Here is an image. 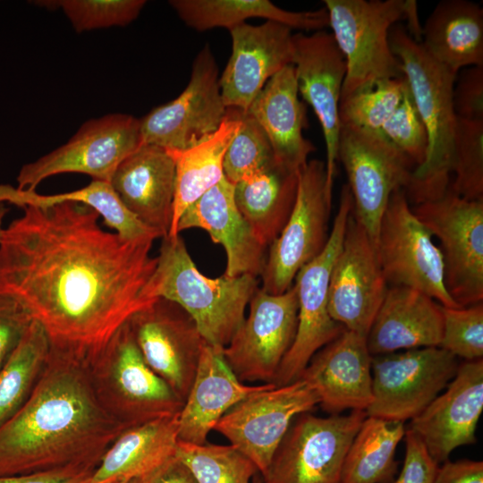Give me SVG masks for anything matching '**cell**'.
I'll list each match as a JSON object with an SVG mask.
<instances>
[{
    "instance_id": "1",
    "label": "cell",
    "mask_w": 483,
    "mask_h": 483,
    "mask_svg": "<svg viewBox=\"0 0 483 483\" xmlns=\"http://www.w3.org/2000/svg\"><path fill=\"white\" fill-rule=\"evenodd\" d=\"M0 236V293L45 330L51 350L89 365L116 332L152 303L153 238L105 231L74 201L25 206Z\"/></svg>"
},
{
    "instance_id": "2",
    "label": "cell",
    "mask_w": 483,
    "mask_h": 483,
    "mask_svg": "<svg viewBox=\"0 0 483 483\" xmlns=\"http://www.w3.org/2000/svg\"><path fill=\"white\" fill-rule=\"evenodd\" d=\"M126 429L98 401L88 366L50 348L30 398L0 427V477L96 469Z\"/></svg>"
},
{
    "instance_id": "3",
    "label": "cell",
    "mask_w": 483,
    "mask_h": 483,
    "mask_svg": "<svg viewBox=\"0 0 483 483\" xmlns=\"http://www.w3.org/2000/svg\"><path fill=\"white\" fill-rule=\"evenodd\" d=\"M389 43L428 134L426 160L411 172L403 189L410 205L414 206L438 199L451 184L457 119L453 89L457 73L434 60L401 23L390 30Z\"/></svg>"
},
{
    "instance_id": "4",
    "label": "cell",
    "mask_w": 483,
    "mask_h": 483,
    "mask_svg": "<svg viewBox=\"0 0 483 483\" xmlns=\"http://www.w3.org/2000/svg\"><path fill=\"white\" fill-rule=\"evenodd\" d=\"M258 288V277L250 275L216 278L203 275L183 239L176 235L162 238L148 294L179 305L194 320L208 343L225 348L242 323L246 308Z\"/></svg>"
},
{
    "instance_id": "5",
    "label": "cell",
    "mask_w": 483,
    "mask_h": 483,
    "mask_svg": "<svg viewBox=\"0 0 483 483\" xmlns=\"http://www.w3.org/2000/svg\"><path fill=\"white\" fill-rule=\"evenodd\" d=\"M332 34L343 54L347 72L341 98L377 82L404 76L389 43V31L402 21L421 41L415 0H324Z\"/></svg>"
},
{
    "instance_id": "6",
    "label": "cell",
    "mask_w": 483,
    "mask_h": 483,
    "mask_svg": "<svg viewBox=\"0 0 483 483\" xmlns=\"http://www.w3.org/2000/svg\"><path fill=\"white\" fill-rule=\"evenodd\" d=\"M105 410L125 428L179 413L183 401L143 359L128 322L88 365Z\"/></svg>"
},
{
    "instance_id": "7",
    "label": "cell",
    "mask_w": 483,
    "mask_h": 483,
    "mask_svg": "<svg viewBox=\"0 0 483 483\" xmlns=\"http://www.w3.org/2000/svg\"><path fill=\"white\" fill-rule=\"evenodd\" d=\"M440 242L447 292L460 307L483 301V199L471 200L451 188L438 199L411 206Z\"/></svg>"
},
{
    "instance_id": "8",
    "label": "cell",
    "mask_w": 483,
    "mask_h": 483,
    "mask_svg": "<svg viewBox=\"0 0 483 483\" xmlns=\"http://www.w3.org/2000/svg\"><path fill=\"white\" fill-rule=\"evenodd\" d=\"M352 206L351 191L344 184L337 214L324 250L295 276L293 285L298 298L297 331L273 382L275 386H284L297 380L314 354L344 330L330 316L328 292L333 266L342 246Z\"/></svg>"
},
{
    "instance_id": "9",
    "label": "cell",
    "mask_w": 483,
    "mask_h": 483,
    "mask_svg": "<svg viewBox=\"0 0 483 483\" xmlns=\"http://www.w3.org/2000/svg\"><path fill=\"white\" fill-rule=\"evenodd\" d=\"M326 177V164L319 159L309 160L299 172L294 206L283 230L269 245L260 275L261 288L267 292H286L298 272L324 250L330 234L332 201Z\"/></svg>"
},
{
    "instance_id": "10",
    "label": "cell",
    "mask_w": 483,
    "mask_h": 483,
    "mask_svg": "<svg viewBox=\"0 0 483 483\" xmlns=\"http://www.w3.org/2000/svg\"><path fill=\"white\" fill-rule=\"evenodd\" d=\"M366 417L364 411L297 416L261 477L262 483H340L346 453Z\"/></svg>"
},
{
    "instance_id": "11",
    "label": "cell",
    "mask_w": 483,
    "mask_h": 483,
    "mask_svg": "<svg viewBox=\"0 0 483 483\" xmlns=\"http://www.w3.org/2000/svg\"><path fill=\"white\" fill-rule=\"evenodd\" d=\"M377 250L387 284L419 291L443 307H460L445 288L441 250L413 213L402 189L395 191L388 200Z\"/></svg>"
},
{
    "instance_id": "12",
    "label": "cell",
    "mask_w": 483,
    "mask_h": 483,
    "mask_svg": "<svg viewBox=\"0 0 483 483\" xmlns=\"http://www.w3.org/2000/svg\"><path fill=\"white\" fill-rule=\"evenodd\" d=\"M457 358L441 347L372 357L373 399L367 416L404 422L418 416L455 376Z\"/></svg>"
},
{
    "instance_id": "13",
    "label": "cell",
    "mask_w": 483,
    "mask_h": 483,
    "mask_svg": "<svg viewBox=\"0 0 483 483\" xmlns=\"http://www.w3.org/2000/svg\"><path fill=\"white\" fill-rule=\"evenodd\" d=\"M226 112L218 67L207 44L192 63L184 90L140 119L142 143L160 147L171 154L187 150L214 135Z\"/></svg>"
},
{
    "instance_id": "14",
    "label": "cell",
    "mask_w": 483,
    "mask_h": 483,
    "mask_svg": "<svg viewBox=\"0 0 483 483\" xmlns=\"http://www.w3.org/2000/svg\"><path fill=\"white\" fill-rule=\"evenodd\" d=\"M338 161L345 170L353 213L377 246L391 195L404 189L414 166L378 132L341 124Z\"/></svg>"
},
{
    "instance_id": "15",
    "label": "cell",
    "mask_w": 483,
    "mask_h": 483,
    "mask_svg": "<svg viewBox=\"0 0 483 483\" xmlns=\"http://www.w3.org/2000/svg\"><path fill=\"white\" fill-rule=\"evenodd\" d=\"M141 144L140 119L125 114L90 119L65 144L24 165L17 189L34 191L43 180L64 173L109 182L118 165Z\"/></svg>"
},
{
    "instance_id": "16",
    "label": "cell",
    "mask_w": 483,
    "mask_h": 483,
    "mask_svg": "<svg viewBox=\"0 0 483 483\" xmlns=\"http://www.w3.org/2000/svg\"><path fill=\"white\" fill-rule=\"evenodd\" d=\"M317 405V394L299 378L244 398L218 420L214 430L249 458L262 477L295 418Z\"/></svg>"
},
{
    "instance_id": "17",
    "label": "cell",
    "mask_w": 483,
    "mask_h": 483,
    "mask_svg": "<svg viewBox=\"0 0 483 483\" xmlns=\"http://www.w3.org/2000/svg\"><path fill=\"white\" fill-rule=\"evenodd\" d=\"M249 305L248 316L223 348L224 357L242 382L273 383L297 331L296 288L292 284L280 294L258 288Z\"/></svg>"
},
{
    "instance_id": "18",
    "label": "cell",
    "mask_w": 483,
    "mask_h": 483,
    "mask_svg": "<svg viewBox=\"0 0 483 483\" xmlns=\"http://www.w3.org/2000/svg\"><path fill=\"white\" fill-rule=\"evenodd\" d=\"M387 290L377 246L352 209L331 273L330 316L345 330L367 337Z\"/></svg>"
},
{
    "instance_id": "19",
    "label": "cell",
    "mask_w": 483,
    "mask_h": 483,
    "mask_svg": "<svg viewBox=\"0 0 483 483\" xmlns=\"http://www.w3.org/2000/svg\"><path fill=\"white\" fill-rule=\"evenodd\" d=\"M128 324L146 363L184 402L207 343L194 320L176 303L157 298Z\"/></svg>"
},
{
    "instance_id": "20",
    "label": "cell",
    "mask_w": 483,
    "mask_h": 483,
    "mask_svg": "<svg viewBox=\"0 0 483 483\" xmlns=\"http://www.w3.org/2000/svg\"><path fill=\"white\" fill-rule=\"evenodd\" d=\"M299 94L312 107L322 128L326 149V189L332 197L341 128L339 106L347 64L333 34L325 30L292 37Z\"/></svg>"
},
{
    "instance_id": "21",
    "label": "cell",
    "mask_w": 483,
    "mask_h": 483,
    "mask_svg": "<svg viewBox=\"0 0 483 483\" xmlns=\"http://www.w3.org/2000/svg\"><path fill=\"white\" fill-rule=\"evenodd\" d=\"M232 53L219 77L227 108L247 111L267 80L293 63L292 29L272 21L247 22L228 30Z\"/></svg>"
},
{
    "instance_id": "22",
    "label": "cell",
    "mask_w": 483,
    "mask_h": 483,
    "mask_svg": "<svg viewBox=\"0 0 483 483\" xmlns=\"http://www.w3.org/2000/svg\"><path fill=\"white\" fill-rule=\"evenodd\" d=\"M444 390L411 419L409 428L437 464L447 461L455 448L476 442L483 411L482 359L459 364Z\"/></svg>"
},
{
    "instance_id": "23",
    "label": "cell",
    "mask_w": 483,
    "mask_h": 483,
    "mask_svg": "<svg viewBox=\"0 0 483 483\" xmlns=\"http://www.w3.org/2000/svg\"><path fill=\"white\" fill-rule=\"evenodd\" d=\"M372 357L367 337L344 329L314 354L299 378L327 412L366 411L373 399Z\"/></svg>"
},
{
    "instance_id": "24",
    "label": "cell",
    "mask_w": 483,
    "mask_h": 483,
    "mask_svg": "<svg viewBox=\"0 0 483 483\" xmlns=\"http://www.w3.org/2000/svg\"><path fill=\"white\" fill-rule=\"evenodd\" d=\"M174 182L173 156L142 143L118 165L109 183L127 210L164 238L172 224Z\"/></svg>"
},
{
    "instance_id": "25",
    "label": "cell",
    "mask_w": 483,
    "mask_h": 483,
    "mask_svg": "<svg viewBox=\"0 0 483 483\" xmlns=\"http://www.w3.org/2000/svg\"><path fill=\"white\" fill-rule=\"evenodd\" d=\"M200 228L215 243L221 244L226 255L224 275L260 276L267 248L255 235L239 211L233 196V184L225 177L191 204L182 215L177 233Z\"/></svg>"
},
{
    "instance_id": "26",
    "label": "cell",
    "mask_w": 483,
    "mask_h": 483,
    "mask_svg": "<svg viewBox=\"0 0 483 483\" xmlns=\"http://www.w3.org/2000/svg\"><path fill=\"white\" fill-rule=\"evenodd\" d=\"M275 386H248L228 366L223 348L203 346L196 374L179 413L178 438L205 444L218 420L236 403L255 393Z\"/></svg>"
},
{
    "instance_id": "27",
    "label": "cell",
    "mask_w": 483,
    "mask_h": 483,
    "mask_svg": "<svg viewBox=\"0 0 483 483\" xmlns=\"http://www.w3.org/2000/svg\"><path fill=\"white\" fill-rule=\"evenodd\" d=\"M247 112L267 134L276 163L299 173L316 148L302 134L307 111L299 99L294 65L285 66L270 78Z\"/></svg>"
},
{
    "instance_id": "28",
    "label": "cell",
    "mask_w": 483,
    "mask_h": 483,
    "mask_svg": "<svg viewBox=\"0 0 483 483\" xmlns=\"http://www.w3.org/2000/svg\"><path fill=\"white\" fill-rule=\"evenodd\" d=\"M442 305L404 286H390L367 335L372 356L422 347H439Z\"/></svg>"
},
{
    "instance_id": "29",
    "label": "cell",
    "mask_w": 483,
    "mask_h": 483,
    "mask_svg": "<svg viewBox=\"0 0 483 483\" xmlns=\"http://www.w3.org/2000/svg\"><path fill=\"white\" fill-rule=\"evenodd\" d=\"M179 413L124 430L103 455L89 483L143 479L174 456Z\"/></svg>"
},
{
    "instance_id": "30",
    "label": "cell",
    "mask_w": 483,
    "mask_h": 483,
    "mask_svg": "<svg viewBox=\"0 0 483 483\" xmlns=\"http://www.w3.org/2000/svg\"><path fill=\"white\" fill-rule=\"evenodd\" d=\"M421 45L437 63L457 73L483 67V9L469 0H442L422 27Z\"/></svg>"
},
{
    "instance_id": "31",
    "label": "cell",
    "mask_w": 483,
    "mask_h": 483,
    "mask_svg": "<svg viewBox=\"0 0 483 483\" xmlns=\"http://www.w3.org/2000/svg\"><path fill=\"white\" fill-rule=\"evenodd\" d=\"M241 125L240 110L227 108L217 131L187 150L171 154L175 164L172 224L167 236L174 237L184 211L224 178L225 151Z\"/></svg>"
},
{
    "instance_id": "32",
    "label": "cell",
    "mask_w": 483,
    "mask_h": 483,
    "mask_svg": "<svg viewBox=\"0 0 483 483\" xmlns=\"http://www.w3.org/2000/svg\"><path fill=\"white\" fill-rule=\"evenodd\" d=\"M169 4L190 28L204 31L215 28L227 30L250 18H263L290 29L322 30L329 27L326 9L293 12L268 0H171Z\"/></svg>"
},
{
    "instance_id": "33",
    "label": "cell",
    "mask_w": 483,
    "mask_h": 483,
    "mask_svg": "<svg viewBox=\"0 0 483 483\" xmlns=\"http://www.w3.org/2000/svg\"><path fill=\"white\" fill-rule=\"evenodd\" d=\"M298 174L276 164L233 184L239 211L266 247L277 238L291 215Z\"/></svg>"
},
{
    "instance_id": "34",
    "label": "cell",
    "mask_w": 483,
    "mask_h": 483,
    "mask_svg": "<svg viewBox=\"0 0 483 483\" xmlns=\"http://www.w3.org/2000/svg\"><path fill=\"white\" fill-rule=\"evenodd\" d=\"M404 422L367 416L346 453L340 483H391Z\"/></svg>"
},
{
    "instance_id": "35",
    "label": "cell",
    "mask_w": 483,
    "mask_h": 483,
    "mask_svg": "<svg viewBox=\"0 0 483 483\" xmlns=\"http://www.w3.org/2000/svg\"><path fill=\"white\" fill-rule=\"evenodd\" d=\"M4 201L21 208L47 207L58 202L74 201L93 208L104 219L106 226L124 239L159 238L155 231L140 223L123 205L108 182L92 180L84 188L70 192L42 195L35 191H21L9 185H0V203Z\"/></svg>"
},
{
    "instance_id": "36",
    "label": "cell",
    "mask_w": 483,
    "mask_h": 483,
    "mask_svg": "<svg viewBox=\"0 0 483 483\" xmlns=\"http://www.w3.org/2000/svg\"><path fill=\"white\" fill-rule=\"evenodd\" d=\"M50 354V343L43 327L32 321L21 342L0 369V427L28 401Z\"/></svg>"
},
{
    "instance_id": "37",
    "label": "cell",
    "mask_w": 483,
    "mask_h": 483,
    "mask_svg": "<svg viewBox=\"0 0 483 483\" xmlns=\"http://www.w3.org/2000/svg\"><path fill=\"white\" fill-rule=\"evenodd\" d=\"M175 455L198 483H251L259 473L253 462L232 445L178 441Z\"/></svg>"
},
{
    "instance_id": "38",
    "label": "cell",
    "mask_w": 483,
    "mask_h": 483,
    "mask_svg": "<svg viewBox=\"0 0 483 483\" xmlns=\"http://www.w3.org/2000/svg\"><path fill=\"white\" fill-rule=\"evenodd\" d=\"M241 125L224 157V177L232 184L265 172L277 163L268 138L258 122L240 110Z\"/></svg>"
},
{
    "instance_id": "39",
    "label": "cell",
    "mask_w": 483,
    "mask_h": 483,
    "mask_svg": "<svg viewBox=\"0 0 483 483\" xmlns=\"http://www.w3.org/2000/svg\"><path fill=\"white\" fill-rule=\"evenodd\" d=\"M407 86L402 76L379 81L341 98V124L377 132L401 103Z\"/></svg>"
},
{
    "instance_id": "40",
    "label": "cell",
    "mask_w": 483,
    "mask_h": 483,
    "mask_svg": "<svg viewBox=\"0 0 483 483\" xmlns=\"http://www.w3.org/2000/svg\"><path fill=\"white\" fill-rule=\"evenodd\" d=\"M450 188L462 198L483 199V121L456 119Z\"/></svg>"
},
{
    "instance_id": "41",
    "label": "cell",
    "mask_w": 483,
    "mask_h": 483,
    "mask_svg": "<svg viewBox=\"0 0 483 483\" xmlns=\"http://www.w3.org/2000/svg\"><path fill=\"white\" fill-rule=\"evenodd\" d=\"M47 8H61L77 32L112 26H126L134 21L144 0H59L38 1Z\"/></svg>"
},
{
    "instance_id": "42",
    "label": "cell",
    "mask_w": 483,
    "mask_h": 483,
    "mask_svg": "<svg viewBox=\"0 0 483 483\" xmlns=\"http://www.w3.org/2000/svg\"><path fill=\"white\" fill-rule=\"evenodd\" d=\"M377 132L399 150L414 169L425 162L428 134L409 85L401 103Z\"/></svg>"
},
{
    "instance_id": "43",
    "label": "cell",
    "mask_w": 483,
    "mask_h": 483,
    "mask_svg": "<svg viewBox=\"0 0 483 483\" xmlns=\"http://www.w3.org/2000/svg\"><path fill=\"white\" fill-rule=\"evenodd\" d=\"M443 331L440 346L466 360L483 356V303L467 307L442 306Z\"/></svg>"
},
{
    "instance_id": "44",
    "label": "cell",
    "mask_w": 483,
    "mask_h": 483,
    "mask_svg": "<svg viewBox=\"0 0 483 483\" xmlns=\"http://www.w3.org/2000/svg\"><path fill=\"white\" fill-rule=\"evenodd\" d=\"M455 115L462 119L483 121V67L461 70L453 89Z\"/></svg>"
},
{
    "instance_id": "45",
    "label": "cell",
    "mask_w": 483,
    "mask_h": 483,
    "mask_svg": "<svg viewBox=\"0 0 483 483\" xmlns=\"http://www.w3.org/2000/svg\"><path fill=\"white\" fill-rule=\"evenodd\" d=\"M33 319L13 297L0 293V369L10 358Z\"/></svg>"
},
{
    "instance_id": "46",
    "label": "cell",
    "mask_w": 483,
    "mask_h": 483,
    "mask_svg": "<svg viewBox=\"0 0 483 483\" xmlns=\"http://www.w3.org/2000/svg\"><path fill=\"white\" fill-rule=\"evenodd\" d=\"M405 456L402 470L391 483H433L438 464L422 441L409 428L405 431Z\"/></svg>"
},
{
    "instance_id": "47",
    "label": "cell",
    "mask_w": 483,
    "mask_h": 483,
    "mask_svg": "<svg viewBox=\"0 0 483 483\" xmlns=\"http://www.w3.org/2000/svg\"><path fill=\"white\" fill-rule=\"evenodd\" d=\"M96 469L65 467L22 475L0 477V483H89Z\"/></svg>"
},
{
    "instance_id": "48",
    "label": "cell",
    "mask_w": 483,
    "mask_h": 483,
    "mask_svg": "<svg viewBox=\"0 0 483 483\" xmlns=\"http://www.w3.org/2000/svg\"><path fill=\"white\" fill-rule=\"evenodd\" d=\"M433 483H483V462L468 459L447 460L438 466Z\"/></svg>"
},
{
    "instance_id": "49",
    "label": "cell",
    "mask_w": 483,
    "mask_h": 483,
    "mask_svg": "<svg viewBox=\"0 0 483 483\" xmlns=\"http://www.w3.org/2000/svg\"><path fill=\"white\" fill-rule=\"evenodd\" d=\"M141 479L143 483H198L191 470L176 455Z\"/></svg>"
},
{
    "instance_id": "50",
    "label": "cell",
    "mask_w": 483,
    "mask_h": 483,
    "mask_svg": "<svg viewBox=\"0 0 483 483\" xmlns=\"http://www.w3.org/2000/svg\"><path fill=\"white\" fill-rule=\"evenodd\" d=\"M7 211H8V208H5L4 203H0V236L3 231V226H2L3 219L4 216L6 215Z\"/></svg>"
},
{
    "instance_id": "51",
    "label": "cell",
    "mask_w": 483,
    "mask_h": 483,
    "mask_svg": "<svg viewBox=\"0 0 483 483\" xmlns=\"http://www.w3.org/2000/svg\"><path fill=\"white\" fill-rule=\"evenodd\" d=\"M111 483H143L141 479H131V480H125V481H118V482H111Z\"/></svg>"
},
{
    "instance_id": "52",
    "label": "cell",
    "mask_w": 483,
    "mask_h": 483,
    "mask_svg": "<svg viewBox=\"0 0 483 483\" xmlns=\"http://www.w3.org/2000/svg\"><path fill=\"white\" fill-rule=\"evenodd\" d=\"M251 483H262L261 476L258 473L252 479Z\"/></svg>"
}]
</instances>
